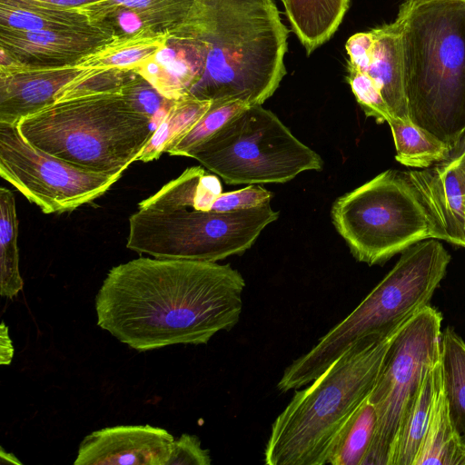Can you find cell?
Instances as JSON below:
<instances>
[{"instance_id":"obj_18","label":"cell","mask_w":465,"mask_h":465,"mask_svg":"<svg viewBox=\"0 0 465 465\" xmlns=\"http://www.w3.org/2000/svg\"><path fill=\"white\" fill-rule=\"evenodd\" d=\"M167 39V33H154L147 28L117 35L76 65L89 69L134 70L154 57Z\"/></svg>"},{"instance_id":"obj_2","label":"cell","mask_w":465,"mask_h":465,"mask_svg":"<svg viewBox=\"0 0 465 465\" xmlns=\"http://www.w3.org/2000/svg\"><path fill=\"white\" fill-rule=\"evenodd\" d=\"M395 21L410 119L451 146L465 130V0H405Z\"/></svg>"},{"instance_id":"obj_16","label":"cell","mask_w":465,"mask_h":465,"mask_svg":"<svg viewBox=\"0 0 465 465\" xmlns=\"http://www.w3.org/2000/svg\"><path fill=\"white\" fill-rule=\"evenodd\" d=\"M283 5L292 31L310 54L337 31L350 0H287Z\"/></svg>"},{"instance_id":"obj_6","label":"cell","mask_w":465,"mask_h":465,"mask_svg":"<svg viewBox=\"0 0 465 465\" xmlns=\"http://www.w3.org/2000/svg\"><path fill=\"white\" fill-rule=\"evenodd\" d=\"M17 127L43 152L79 168L109 174L123 173L135 162L157 128L121 93L58 101L21 119Z\"/></svg>"},{"instance_id":"obj_34","label":"cell","mask_w":465,"mask_h":465,"mask_svg":"<svg viewBox=\"0 0 465 465\" xmlns=\"http://www.w3.org/2000/svg\"><path fill=\"white\" fill-rule=\"evenodd\" d=\"M0 459L2 462L5 463H13V464H21L22 462L17 460L15 456L13 454L6 452L3 448H1L0 450Z\"/></svg>"},{"instance_id":"obj_19","label":"cell","mask_w":465,"mask_h":465,"mask_svg":"<svg viewBox=\"0 0 465 465\" xmlns=\"http://www.w3.org/2000/svg\"><path fill=\"white\" fill-rule=\"evenodd\" d=\"M423 464L465 465V450L456 437L448 414L440 361L430 416L414 461V465Z\"/></svg>"},{"instance_id":"obj_12","label":"cell","mask_w":465,"mask_h":465,"mask_svg":"<svg viewBox=\"0 0 465 465\" xmlns=\"http://www.w3.org/2000/svg\"><path fill=\"white\" fill-rule=\"evenodd\" d=\"M115 36L105 25L32 32L0 29V63L34 68L74 65Z\"/></svg>"},{"instance_id":"obj_14","label":"cell","mask_w":465,"mask_h":465,"mask_svg":"<svg viewBox=\"0 0 465 465\" xmlns=\"http://www.w3.org/2000/svg\"><path fill=\"white\" fill-rule=\"evenodd\" d=\"M88 70L76 64L34 68L0 63V122L15 124L53 104L64 87Z\"/></svg>"},{"instance_id":"obj_24","label":"cell","mask_w":465,"mask_h":465,"mask_svg":"<svg viewBox=\"0 0 465 465\" xmlns=\"http://www.w3.org/2000/svg\"><path fill=\"white\" fill-rule=\"evenodd\" d=\"M396 149V160L403 165L427 168L444 160L450 145L411 121L392 118L388 122Z\"/></svg>"},{"instance_id":"obj_33","label":"cell","mask_w":465,"mask_h":465,"mask_svg":"<svg viewBox=\"0 0 465 465\" xmlns=\"http://www.w3.org/2000/svg\"><path fill=\"white\" fill-rule=\"evenodd\" d=\"M14 356V347L9 337L8 327L4 322L0 327V364L9 365Z\"/></svg>"},{"instance_id":"obj_13","label":"cell","mask_w":465,"mask_h":465,"mask_svg":"<svg viewBox=\"0 0 465 465\" xmlns=\"http://www.w3.org/2000/svg\"><path fill=\"white\" fill-rule=\"evenodd\" d=\"M175 439L151 425L97 430L81 441L74 465H167Z\"/></svg>"},{"instance_id":"obj_7","label":"cell","mask_w":465,"mask_h":465,"mask_svg":"<svg viewBox=\"0 0 465 465\" xmlns=\"http://www.w3.org/2000/svg\"><path fill=\"white\" fill-rule=\"evenodd\" d=\"M331 216L353 257L368 265L383 263L420 241L438 239L406 172L384 171L340 196Z\"/></svg>"},{"instance_id":"obj_23","label":"cell","mask_w":465,"mask_h":465,"mask_svg":"<svg viewBox=\"0 0 465 465\" xmlns=\"http://www.w3.org/2000/svg\"><path fill=\"white\" fill-rule=\"evenodd\" d=\"M213 101L190 95L177 99L157 128L136 161L151 162L158 159L209 110Z\"/></svg>"},{"instance_id":"obj_11","label":"cell","mask_w":465,"mask_h":465,"mask_svg":"<svg viewBox=\"0 0 465 465\" xmlns=\"http://www.w3.org/2000/svg\"><path fill=\"white\" fill-rule=\"evenodd\" d=\"M406 174L432 220L438 239L465 247V130L444 160Z\"/></svg>"},{"instance_id":"obj_4","label":"cell","mask_w":465,"mask_h":465,"mask_svg":"<svg viewBox=\"0 0 465 465\" xmlns=\"http://www.w3.org/2000/svg\"><path fill=\"white\" fill-rule=\"evenodd\" d=\"M360 340L322 374L296 391L274 420L264 449L267 465H325L331 444L374 388L403 326Z\"/></svg>"},{"instance_id":"obj_22","label":"cell","mask_w":465,"mask_h":465,"mask_svg":"<svg viewBox=\"0 0 465 465\" xmlns=\"http://www.w3.org/2000/svg\"><path fill=\"white\" fill-rule=\"evenodd\" d=\"M439 361L427 371L407 412L397 438L391 465H414L430 416Z\"/></svg>"},{"instance_id":"obj_20","label":"cell","mask_w":465,"mask_h":465,"mask_svg":"<svg viewBox=\"0 0 465 465\" xmlns=\"http://www.w3.org/2000/svg\"><path fill=\"white\" fill-rule=\"evenodd\" d=\"M440 365L450 423L465 450V341L450 327L440 333Z\"/></svg>"},{"instance_id":"obj_35","label":"cell","mask_w":465,"mask_h":465,"mask_svg":"<svg viewBox=\"0 0 465 465\" xmlns=\"http://www.w3.org/2000/svg\"><path fill=\"white\" fill-rule=\"evenodd\" d=\"M280 1L284 5L287 0H280Z\"/></svg>"},{"instance_id":"obj_26","label":"cell","mask_w":465,"mask_h":465,"mask_svg":"<svg viewBox=\"0 0 465 465\" xmlns=\"http://www.w3.org/2000/svg\"><path fill=\"white\" fill-rule=\"evenodd\" d=\"M249 106L241 100L213 102L205 114L168 150L170 155L187 156V153L210 138L232 117Z\"/></svg>"},{"instance_id":"obj_25","label":"cell","mask_w":465,"mask_h":465,"mask_svg":"<svg viewBox=\"0 0 465 465\" xmlns=\"http://www.w3.org/2000/svg\"><path fill=\"white\" fill-rule=\"evenodd\" d=\"M18 221L14 193L0 188V293L13 299L23 290L17 247Z\"/></svg>"},{"instance_id":"obj_1","label":"cell","mask_w":465,"mask_h":465,"mask_svg":"<svg viewBox=\"0 0 465 465\" xmlns=\"http://www.w3.org/2000/svg\"><path fill=\"white\" fill-rule=\"evenodd\" d=\"M244 287L230 264L134 259L104 278L95 296L97 325L138 351L205 344L238 323Z\"/></svg>"},{"instance_id":"obj_15","label":"cell","mask_w":465,"mask_h":465,"mask_svg":"<svg viewBox=\"0 0 465 465\" xmlns=\"http://www.w3.org/2000/svg\"><path fill=\"white\" fill-rule=\"evenodd\" d=\"M370 46L347 65L365 73L391 116L411 121L405 94L401 34L396 21L371 29Z\"/></svg>"},{"instance_id":"obj_27","label":"cell","mask_w":465,"mask_h":465,"mask_svg":"<svg viewBox=\"0 0 465 465\" xmlns=\"http://www.w3.org/2000/svg\"><path fill=\"white\" fill-rule=\"evenodd\" d=\"M121 94L135 112L150 118L156 126L176 101L163 95L135 70H126Z\"/></svg>"},{"instance_id":"obj_28","label":"cell","mask_w":465,"mask_h":465,"mask_svg":"<svg viewBox=\"0 0 465 465\" xmlns=\"http://www.w3.org/2000/svg\"><path fill=\"white\" fill-rule=\"evenodd\" d=\"M126 70L89 69L56 95L55 102L104 93H121Z\"/></svg>"},{"instance_id":"obj_10","label":"cell","mask_w":465,"mask_h":465,"mask_svg":"<svg viewBox=\"0 0 465 465\" xmlns=\"http://www.w3.org/2000/svg\"><path fill=\"white\" fill-rule=\"evenodd\" d=\"M0 175L44 213L73 211L102 196L122 176L87 171L29 143L17 124L0 122Z\"/></svg>"},{"instance_id":"obj_8","label":"cell","mask_w":465,"mask_h":465,"mask_svg":"<svg viewBox=\"0 0 465 465\" xmlns=\"http://www.w3.org/2000/svg\"><path fill=\"white\" fill-rule=\"evenodd\" d=\"M186 157L228 184L283 183L323 161L272 111L249 105Z\"/></svg>"},{"instance_id":"obj_29","label":"cell","mask_w":465,"mask_h":465,"mask_svg":"<svg viewBox=\"0 0 465 465\" xmlns=\"http://www.w3.org/2000/svg\"><path fill=\"white\" fill-rule=\"evenodd\" d=\"M347 82L366 116L374 118L378 124L391 120L393 117L384 100L368 75L350 65H347Z\"/></svg>"},{"instance_id":"obj_31","label":"cell","mask_w":465,"mask_h":465,"mask_svg":"<svg viewBox=\"0 0 465 465\" xmlns=\"http://www.w3.org/2000/svg\"><path fill=\"white\" fill-rule=\"evenodd\" d=\"M208 450L203 449L197 436L183 433L174 440L167 465H210Z\"/></svg>"},{"instance_id":"obj_32","label":"cell","mask_w":465,"mask_h":465,"mask_svg":"<svg viewBox=\"0 0 465 465\" xmlns=\"http://www.w3.org/2000/svg\"><path fill=\"white\" fill-rule=\"evenodd\" d=\"M48 5L64 8L69 10H78L90 15L96 24L94 16L95 7L105 0H32Z\"/></svg>"},{"instance_id":"obj_9","label":"cell","mask_w":465,"mask_h":465,"mask_svg":"<svg viewBox=\"0 0 465 465\" xmlns=\"http://www.w3.org/2000/svg\"><path fill=\"white\" fill-rule=\"evenodd\" d=\"M442 316L429 304L392 341L369 395L377 413L375 435L363 465H391L398 435L427 371L440 359Z\"/></svg>"},{"instance_id":"obj_21","label":"cell","mask_w":465,"mask_h":465,"mask_svg":"<svg viewBox=\"0 0 465 465\" xmlns=\"http://www.w3.org/2000/svg\"><path fill=\"white\" fill-rule=\"evenodd\" d=\"M376 426V410L368 397L334 437L328 451L327 464L363 465L375 435Z\"/></svg>"},{"instance_id":"obj_17","label":"cell","mask_w":465,"mask_h":465,"mask_svg":"<svg viewBox=\"0 0 465 465\" xmlns=\"http://www.w3.org/2000/svg\"><path fill=\"white\" fill-rule=\"evenodd\" d=\"M94 20L78 10L59 8L32 0H0V29L32 32L80 29Z\"/></svg>"},{"instance_id":"obj_3","label":"cell","mask_w":465,"mask_h":465,"mask_svg":"<svg viewBox=\"0 0 465 465\" xmlns=\"http://www.w3.org/2000/svg\"><path fill=\"white\" fill-rule=\"evenodd\" d=\"M206 172L193 166L143 200L129 218L126 247L160 259L217 262L251 248L279 217L271 203L248 210L214 212L199 205Z\"/></svg>"},{"instance_id":"obj_5","label":"cell","mask_w":465,"mask_h":465,"mask_svg":"<svg viewBox=\"0 0 465 465\" xmlns=\"http://www.w3.org/2000/svg\"><path fill=\"white\" fill-rule=\"evenodd\" d=\"M450 259L434 238L403 251L360 304L284 370L278 387L288 391L308 385L360 340L388 334L403 325L429 304Z\"/></svg>"},{"instance_id":"obj_30","label":"cell","mask_w":465,"mask_h":465,"mask_svg":"<svg viewBox=\"0 0 465 465\" xmlns=\"http://www.w3.org/2000/svg\"><path fill=\"white\" fill-rule=\"evenodd\" d=\"M272 193L259 184L232 192L222 193L214 201L211 210L214 212H232L248 210L271 202Z\"/></svg>"}]
</instances>
